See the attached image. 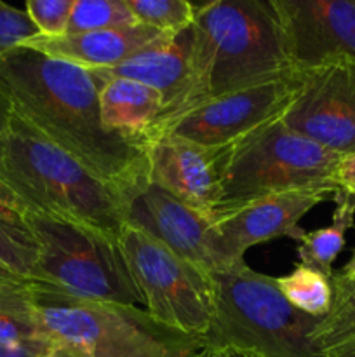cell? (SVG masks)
Returning a JSON list of instances; mask_svg holds the SVG:
<instances>
[{
	"label": "cell",
	"instance_id": "d6986e66",
	"mask_svg": "<svg viewBox=\"0 0 355 357\" xmlns=\"http://www.w3.org/2000/svg\"><path fill=\"white\" fill-rule=\"evenodd\" d=\"M333 305L319 319L312 340L322 357H355V281L334 271Z\"/></svg>",
	"mask_w": 355,
	"mask_h": 357
},
{
	"label": "cell",
	"instance_id": "603a6c76",
	"mask_svg": "<svg viewBox=\"0 0 355 357\" xmlns=\"http://www.w3.org/2000/svg\"><path fill=\"white\" fill-rule=\"evenodd\" d=\"M134 21L174 37L188 30L195 20L197 6L187 0H125Z\"/></svg>",
	"mask_w": 355,
	"mask_h": 357
},
{
	"label": "cell",
	"instance_id": "d4e9b609",
	"mask_svg": "<svg viewBox=\"0 0 355 357\" xmlns=\"http://www.w3.org/2000/svg\"><path fill=\"white\" fill-rule=\"evenodd\" d=\"M75 0H28V17L44 37H61L68 30Z\"/></svg>",
	"mask_w": 355,
	"mask_h": 357
},
{
	"label": "cell",
	"instance_id": "5bb4252c",
	"mask_svg": "<svg viewBox=\"0 0 355 357\" xmlns=\"http://www.w3.org/2000/svg\"><path fill=\"white\" fill-rule=\"evenodd\" d=\"M221 152L160 135L148 143V181L212 222Z\"/></svg>",
	"mask_w": 355,
	"mask_h": 357
},
{
	"label": "cell",
	"instance_id": "ffe728a7",
	"mask_svg": "<svg viewBox=\"0 0 355 357\" xmlns=\"http://www.w3.org/2000/svg\"><path fill=\"white\" fill-rule=\"evenodd\" d=\"M47 340L35 316L31 284L26 279L0 282V344Z\"/></svg>",
	"mask_w": 355,
	"mask_h": 357
},
{
	"label": "cell",
	"instance_id": "4fadbf2b",
	"mask_svg": "<svg viewBox=\"0 0 355 357\" xmlns=\"http://www.w3.org/2000/svg\"><path fill=\"white\" fill-rule=\"evenodd\" d=\"M127 225L136 227L209 274L219 271L212 251L211 220L150 181L129 197Z\"/></svg>",
	"mask_w": 355,
	"mask_h": 357
},
{
	"label": "cell",
	"instance_id": "9c48e42d",
	"mask_svg": "<svg viewBox=\"0 0 355 357\" xmlns=\"http://www.w3.org/2000/svg\"><path fill=\"white\" fill-rule=\"evenodd\" d=\"M298 84L299 73H296L277 82L205 101L174 119L157 136L174 135L205 149L225 150L256 129L278 121L291 105Z\"/></svg>",
	"mask_w": 355,
	"mask_h": 357
},
{
	"label": "cell",
	"instance_id": "83f0119b",
	"mask_svg": "<svg viewBox=\"0 0 355 357\" xmlns=\"http://www.w3.org/2000/svg\"><path fill=\"white\" fill-rule=\"evenodd\" d=\"M336 187L338 190L355 197V153L341 159L336 171Z\"/></svg>",
	"mask_w": 355,
	"mask_h": 357
},
{
	"label": "cell",
	"instance_id": "7c38bea8",
	"mask_svg": "<svg viewBox=\"0 0 355 357\" xmlns=\"http://www.w3.org/2000/svg\"><path fill=\"white\" fill-rule=\"evenodd\" d=\"M333 199L322 190L287 192L253 202L212 223V251L219 271L240 264L249 248L301 234L299 220L320 202Z\"/></svg>",
	"mask_w": 355,
	"mask_h": 357
},
{
	"label": "cell",
	"instance_id": "3957f363",
	"mask_svg": "<svg viewBox=\"0 0 355 357\" xmlns=\"http://www.w3.org/2000/svg\"><path fill=\"white\" fill-rule=\"evenodd\" d=\"M0 181L24 211L70 220L111 239H118L127 225L129 204L122 192L14 114L3 139Z\"/></svg>",
	"mask_w": 355,
	"mask_h": 357
},
{
	"label": "cell",
	"instance_id": "7a4b0ae2",
	"mask_svg": "<svg viewBox=\"0 0 355 357\" xmlns=\"http://www.w3.org/2000/svg\"><path fill=\"white\" fill-rule=\"evenodd\" d=\"M190 30L191 80L180 115L205 101L296 75L271 0L200 3Z\"/></svg>",
	"mask_w": 355,
	"mask_h": 357
},
{
	"label": "cell",
	"instance_id": "9a60e30c",
	"mask_svg": "<svg viewBox=\"0 0 355 357\" xmlns=\"http://www.w3.org/2000/svg\"><path fill=\"white\" fill-rule=\"evenodd\" d=\"M103 77H120L152 87L162 96L164 114L152 136L178 117L187 103L191 80V30L167 38L138 52L127 61L97 72ZM148 139V142H150Z\"/></svg>",
	"mask_w": 355,
	"mask_h": 357
},
{
	"label": "cell",
	"instance_id": "d6a6232c",
	"mask_svg": "<svg viewBox=\"0 0 355 357\" xmlns=\"http://www.w3.org/2000/svg\"><path fill=\"white\" fill-rule=\"evenodd\" d=\"M340 274L343 275V278L355 281V250H354V253H352L350 260L347 261V265H345V267L340 271Z\"/></svg>",
	"mask_w": 355,
	"mask_h": 357
},
{
	"label": "cell",
	"instance_id": "52a82bcc",
	"mask_svg": "<svg viewBox=\"0 0 355 357\" xmlns=\"http://www.w3.org/2000/svg\"><path fill=\"white\" fill-rule=\"evenodd\" d=\"M38 257L30 282L100 302L143 305L118 241L80 223L24 211Z\"/></svg>",
	"mask_w": 355,
	"mask_h": 357
},
{
	"label": "cell",
	"instance_id": "1f68e13d",
	"mask_svg": "<svg viewBox=\"0 0 355 357\" xmlns=\"http://www.w3.org/2000/svg\"><path fill=\"white\" fill-rule=\"evenodd\" d=\"M191 357H254L249 354H242V352L235 351H209V349H202L200 352H197Z\"/></svg>",
	"mask_w": 355,
	"mask_h": 357
},
{
	"label": "cell",
	"instance_id": "44dd1931",
	"mask_svg": "<svg viewBox=\"0 0 355 357\" xmlns=\"http://www.w3.org/2000/svg\"><path fill=\"white\" fill-rule=\"evenodd\" d=\"M278 291L299 312L322 319L333 305V284L327 275L298 264L287 275L275 278Z\"/></svg>",
	"mask_w": 355,
	"mask_h": 357
},
{
	"label": "cell",
	"instance_id": "484cf974",
	"mask_svg": "<svg viewBox=\"0 0 355 357\" xmlns=\"http://www.w3.org/2000/svg\"><path fill=\"white\" fill-rule=\"evenodd\" d=\"M35 35H38V30L28 17L26 10L0 0V61Z\"/></svg>",
	"mask_w": 355,
	"mask_h": 357
},
{
	"label": "cell",
	"instance_id": "836d02e7",
	"mask_svg": "<svg viewBox=\"0 0 355 357\" xmlns=\"http://www.w3.org/2000/svg\"><path fill=\"white\" fill-rule=\"evenodd\" d=\"M10 279H19V278H16V275L9 274V272H7V271H3V268L0 267V282L10 281Z\"/></svg>",
	"mask_w": 355,
	"mask_h": 357
},
{
	"label": "cell",
	"instance_id": "ba28073f",
	"mask_svg": "<svg viewBox=\"0 0 355 357\" xmlns=\"http://www.w3.org/2000/svg\"><path fill=\"white\" fill-rule=\"evenodd\" d=\"M117 241L146 312L173 330L204 337L212 321L211 274L132 225Z\"/></svg>",
	"mask_w": 355,
	"mask_h": 357
},
{
	"label": "cell",
	"instance_id": "8992f818",
	"mask_svg": "<svg viewBox=\"0 0 355 357\" xmlns=\"http://www.w3.org/2000/svg\"><path fill=\"white\" fill-rule=\"evenodd\" d=\"M30 284L44 337L87 357H191L204 349L200 337L173 330L136 305L79 298Z\"/></svg>",
	"mask_w": 355,
	"mask_h": 357
},
{
	"label": "cell",
	"instance_id": "ac0fdd59",
	"mask_svg": "<svg viewBox=\"0 0 355 357\" xmlns=\"http://www.w3.org/2000/svg\"><path fill=\"white\" fill-rule=\"evenodd\" d=\"M333 201L336 208L331 225L312 232L301 230L296 237L299 264L317 268L329 279L334 274V261L347 243V232L355 227V197L338 190Z\"/></svg>",
	"mask_w": 355,
	"mask_h": 357
},
{
	"label": "cell",
	"instance_id": "f546056e",
	"mask_svg": "<svg viewBox=\"0 0 355 357\" xmlns=\"http://www.w3.org/2000/svg\"><path fill=\"white\" fill-rule=\"evenodd\" d=\"M10 117H13V108H10V103L7 101V98L0 93V157H2L3 139H6L7 129H9Z\"/></svg>",
	"mask_w": 355,
	"mask_h": 357
},
{
	"label": "cell",
	"instance_id": "2e32d148",
	"mask_svg": "<svg viewBox=\"0 0 355 357\" xmlns=\"http://www.w3.org/2000/svg\"><path fill=\"white\" fill-rule=\"evenodd\" d=\"M167 38H171V35L160 33L143 24H131L111 30L66 33L61 37H44L38 33L23 42L19 47L31 49L90 72H103Z\"/></svg>",
	"mask_w": 355,
	"mask_h": 357
},
{
	"label": "cell",
	"instance_id": "5b68a950",
	"mask_svg": "<svg viewBox=\"0 0 355 357\" xmlns=\"http://www.w3.org/2000/svg\"><path fill=\"white\" fill-rule=\"evenodd\" d=\"M343 157L291 131L281 119L221 152L212 223L271 195L301 190L336 194Z\"/></svg>",
	"mask_w": 355,
	"mask_h": 357
},
{
	"label": "cell",
	"instance_id": "6da1fadb",
	"mask_svg": "<svg viewBox=\"0 0 355 357\" xmlns=\"http://www.w3.org/2000/svg\"><path fill=\"white\" fill-rule=\"evenodd\" d=\"M96 72L26 47L0 61V93L13 114L129 197L148 183V146L104 128Z\"/></svg>",
	"mask_w": 355,
	"mask_h": 357
},
{
	"label": "cell",
	"instance_id": "8fae6325",
	"mask_svg": "<svg viewBox=\"0 0 355 357\" xmlns=\"http://www.w3.org/2000/svg\"><path fill=\"white\" fill-rule=\"evenodd\" d=\"M296 73L355 63V0H271Z\"/></svg>",
	"mask_w": 355,
	"mask_h": 357
},
{
	"label": "cell",
	"instance_id": "277c9868",
	"mask_svg": "<svg viewBox=\"0 0 355 357\" xmlns=\"http://www.w3.org/2000/svg\"><path fill=\"white\" fill-rule=\"evenodd\" d=\"M212 321L202 337L209 351L254 357H322L312 340L319 317L296 310L275 278L246 261L212 272Z\"/></svg>",
	"mask_w": 355,
	"mask_h": 357
},
{
	"label": "cell",
	"instance_id": "4316f807",
	"mask_svg": "<svg viewBox=\"0 0 355 357\" xmlns=\"http://www.w3.org/2000/svg\"><path fill=\"white\" fill-rule=\"evenodd\" d=\"M52 342L35 340L23 344H0V357H40Z\"/></svg>",
	"mask_w": 355,
	"mask_h": 357
},
{
	"label": "cell",
	"instance_id": "cb8c5ba5",
	"mask_svg": "<svg viewBox=\"0 0 355 357\" xmlns=\"http://www.w3.org/2000/svg\"><path fill=\"white\" fill-rule=\"evenodd\" d=\"M138 24L125 0H75L66 33L111 30Z\"/></svg>",
	"mask_w": 355,
	"mask_h": 357
},
{
	"label": "cell",
	"instance_id": "e0dca14e",
	"mask_svg": "<svg viewBox=\"0 0 355 357\" xmlns=\"http://www.w3.org/2000/svg\"><path fill=\"white\" fill-rule=\"evenodd\" d=\"M100 77V110L104 128L148 146L150 136L164 114L162 96L136 80Z\"/></svg>",
	"mask_w": 355,
	"mask_h": 357
},
{
	"label": "cell",
	"instance_id": "4dcf8cb0",
	"mask_svg": "<svg viewBox=\"0 0 355 357\" xmlns=\"http://www.w3.org/2000/svg\"><path fill=\"white\" fill-rule=\"evenodd\" d=\"M40 357H87V356L82 354L80 351H77V349L70 347V345L52 342L51 347H49Z\"/></svg>",
	"mask_w": 355,
	"mask_h": 357
},
{
	"label": "cell",
	"instance_id": "30bf717a",
	"mask_svg": "<svg viewBox=\"0 0 355 357\" xmlns=\"http://www.w3.org/2000/svg\"><path fill=\"white\" fill-rule=\"evenodd\" d=\"M281 122L341 157L355 153V63L340 61L299 73Z\"/></svg>",
	"mask_w": 355,
	"mask_h": 357
},
{
	"label": "cell",
	"instance_id": "f1b7e54d",
	"mask_svg": "<svg viewBox=\"0 0 355 357\" xmlns=\"http://www.w3.org/2000/svg\"><path fill=\"white\" fill-rule=\"evenodd\" d=\"M0 213H17L23 215L24 209L21 202L13 195V192L0 181Z\"/></svg>",
	"mask_w": 355,
	"mask_h": 357
},
{
	"label": "cell",
	"instance_id": "7402d4cb",
	"mask_svg": "<svg viewBox=\"0 0 355 357\" xmlns=\"http://www.w3.org/2000/svg\"><path fill=\"white\" fill-rule=\"evenodd\" d=\"M38 257L37 241L23 215L0 213V267L30 281Z\"/></svg>",
	"mask_w": 355,
	"mask_h": 357
}]
</instances>
